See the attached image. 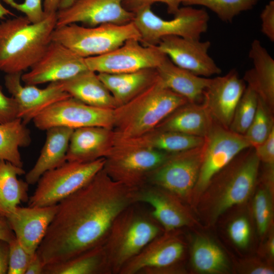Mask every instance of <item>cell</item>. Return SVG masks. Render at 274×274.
Returning <instances> with one entry per match:
<instances>
[{"label": "cell", "mask_w": 274, "mask_h": 274, "mask_svg": "<svg viewBox=\"0 0 274 274\" xmlns=\"http://www.w3.org/2000/svg\"><path fill=\"white\" fill-rule=\"evenodd\" d=\"M171 154L151 148L113 145L103 169L113 180L138 189Z\"/></svg>", "instance_id": "cell-9"}, {"label": "cell", "mask_w": 274, "mask_h": 274, "mask_svg": "<svg viewBox=\"0 0 274 274\" xmlns=\"http://www.w3.org/2000/svg\"><path fill=\"white\" fill-rule=\"evenodd\" d=\"M32 122L37 128L42 130L53 127L76 129L98 126L112 129L114 109L93 107L70 97L49 107Z\"/></svg>", "instance_id": "cell-11"}, {"label": "cell", "mask_w": 274, "mask_h": 274, "mask_svg": "<svg viewBox=\"0 0 274 274\" xmlns=\"http://www.w3.org/2000/svg\"><path fill=\"white\" fill-rule=\"evenodd\" d=\"M181 200L167 190L149 184L138 188L135 194V203L150 205L153 208L151 215L165 232L175 231L191 223L190 216Z\"/></svg>", "instance_id": "cell-21"}, {"label": "cell", "mask_w": 274, "mask_h": 274, "mask_svg": "<svg viewBox=\"0 0 274 274\" xmlns=\"http://www.w3.org/2000/svg\"><path fill=\"white\" fill-rule=\"evenodd\" d=\"M191 261L195 269L202 273H220L227 268V260L222 250L215 243L203 237H198L194 241Z\"/></svg>", "instance_id": "cell-33"}, {"label": "cell", "mask_w": 274, "mask_h": 274, "mask_svg": "<svg viewBox=\"0 0 274 274\" xmlns=\"http://www.w3.org/2000/svg\"><path fill=\"white\" fill-rule=\"evenodd\" d=\"M253 147L260 162L274 165V130L264 142Z\"/></svg>", "instance_id": "cell-43"}, {"label": "cell", "mask_w": 274, "mask_h": 274, "mask_svg": "<svg viewBox=\"0 0 274 274\" xmlns=\"http://www.w3.org/2000/svg\"><path fill=\"white\" fill-rule=\"evenodd\" d=\"M59 0H44L43 8L46 14L57 12Z\"/></svg>", "instance_id": "cell-48"}, {"label": "cell", "mask_w": 274, "mask_h": 274, "mask_svg": "<svg viewBox=\"0 0 274 274\" xmlns=\"http://www.w3.org/2000/svg\"><path fill=\"white\" fill-rule=\"evenodd\" d=\"M259 0H186L184 6L195 5L205 7L222 21L231 22L241 12L252 9Z\"/></svg>", "instance_id": "cell-34"}, {"label": "cell", "mask_w": 274, "mask_h": 274, "mask_svg": "<svg viewBox=\"0 0 274 274\" xmlns=\"http://www.w3.org/2000/svg\"><path fill=\"white\" fill-rule=\"evenodd\" d=\"M22 73L6 74L5 85L16 101L18 118L26 124L53 104L71 97L62 89L60 82L50 83L44 88L23 85Z\"/></svg>", "instance_id": "cell-18"}, {"label": "cell", "mask_w": 274, "mask_h": 274, "mask_svg": "<svg viewBox=\"0 0 274 274\" xmlns=\"http://www.w3.org/2000/svg\"><path fill=\"white\" fill-rule=\"evenodd\" d=\"M258 100L256 92L247 86L235 109L229 127L230 130L239 134H245L256 114Z\"/></svg>", "instance_id": "cell-35"}, {"label": "cell", "mask_w": 274, "mask_h": 274, "mask_svg": "<svg viewBox=\"0 0 274 274\" xmlns=\"http://www.w3.org/2000/svg\"><path fill=\"white\" fill-rule=\"evenodd\" d=\"M186 0H123L122 5L127 11L135 13L142 8L151 7L155 3H162L167 6L168 14L175 15Z\"/></svg>", "instance_id": "cell-41"}, {"label": "cell", "mask_w": 274, "mask_h": 274, "mask_svg": "<svg viewBox=\"0 0 274 274\" xmlns=\"http://www.w3.org/2000/svg\"><path fill=\"white\" fill-rule=\"evenodd\" d=\"M76 0H59L58 10L67 8Z\"/></svg>", "instance_id": "cell-51"}, {"label": "cell", "mask_w": 274, "mask_h": 274, "mask_svg": "<svg viewBox=\"0 0 274 274\" xmlns=\"http://www.w3.org/2000/svg\"><path fill=\"white\" fill-rule=\"evenodd\" d=\"M201 163L191 194L199 196L212 178L243 150L252 147L244 135L235 133L214 121L204 137Z\"/></svg>", "instance_id": "cell-10"}, {"label": "cell", "mask_w": 274, "mask_h": 274, "mask_svg": "<svg viewBox=\"0 0 274 274\" xmlns=\"http://www.w3.org/2000/svg\"><path fill=\"white\" fill-rule=\"evenodd\" d=\"M56 22L55 12L37 23L25 16L0 23V71L6 74L22 73L31 67L51 42Z\"/></svg>", "instance_id": "cell-2"}, {"label": "cell", "mask_w": 274, "mask_h": 274, "mask_svg": "<svg viewBox=\"0 0 274 274\" xmlns=\"http://www.w3.org/2000/svg\"><path fill=\"white\" fill-rule=\"evenodd\" d=\"M24 174L23 167L0 160V214L6 217L21 202L28 201L29 184L18 178Z\"/></svg>", "instance_id": "cell-30"}, {"label": "cell", "mask_w": 274, "mask_h": 274, "mask_svg": "<svg viewBox=\"0 0 274 274\" xmlns=\"http://www.w3.org/2000/svg\"><path fill=\"white\" fill-rule=\"evenodd\" d=\"M156 70L164 86L188 102L202 104L203 92L210 78L196 75L176 65L167 56Z\"/></svg>", "instance_id": "cell-26"}, {"label": "cell", "mask_w": 274, "mask_h": 274, "mask_svg": "<svg viewBox=\"0 0 274 274\" xmlns=\"http://www.w3.org/2000/svg\"><path fill=\"white\" fill-rule=\"evenodd\" d=\"M74 129L64 127H53L46 130L45 144L33 166L25 174L29 185L37 183L45 172L61 166L66 162V153Z\"/></svg>", "instance_id": "cell-24"}, {"label": "cell", "mask_w": 274, "mask_h": 274, "mask_svg": "<svg viewBox=\"0 0 274 274\" xmlns=\"http://www.w3.org/2000/svg\"><path fill=\"white\" fill-rule=\"evenodd\" d=\"M264 187L259 189L254 198L253 210L258 230L261 234L266 232L272 216L269 186L272 183L264 179Z\"/></svg>", "instance_id": "cell-37"}, {"label": "cell", "mask_w": 274, "mask_h": 274, "mask_svg": "<svg viewBox=\"0 0 274 274\" xmlns=\"http://www.w3.org/2000/svg\"><path fill=\"white\" fill-rule=\"evenodd\" d=\"M249 57L253 66L246 72L243 80L274 111V60L260 42L251 43Z\"/></svg>", "instance_id": "cell-23"}, {"label": "cell", "mask_w": 274, "mask_h": 274, "mask_svg": "<svg viewBox=\"0 0 274 274\" xmlns=\"http://www.w3.org/2000/svg\"><path fill=\"white\" fill-rule=\"evenodd\" d=\"M132 22L140 35L141 43L144 46H156L161 39L168 36L200 39L208 27L209 16L203 9L192 6L180 7L170 20L159 17L147 7L134 13Z\"/></svg>", "instance_id": "cell-7"}, {"label": "cell", "mask_w": 274, "mask_h": 274, "mask_svg": "<svg viewBox=\"0 0 274 274\" xmlns=\"http://www.w3.org/2000/svg\"><path fill=\"white\" fill-rule=\"evenodd\" d=\"M158 223L151 213L141 211L136 203L117 216L103 244L112 273H119L127 262L159 235Z\"/></svg>", "instance_id": "cell-4"}, {"label": "cell", "mask_w": 274, "mask_h": 274, "mask_svg": "<svg viewBox=\"0 0 274 274\" xmlns=\"http://www.w3.org/2000/svg\"><path fill=\"white\" fill-rule=\"evenodd\" d=\"M136 189L113 180L102 168L60 201L37 251L44 265L66 261L102 245L115 218L135 203Z\"/></svg>", "instance_id": "cell-1"}, {"label": "cell", "mask_w": 274, "mask_h": 274, "mask_svg": "<svg viewBox=\"0 0 274 274\" xmlns=\"http://www.w3.org/2000/svg\"><path fill=\"white\" fill-rule=\"evenodd\" d=\"M203 137L154 129L143 135L127 139H114L113 145L147 148L173 154L201 146Z\"/></svg>", "instance_id": "cell-25"}, {"label": "cell", "mask_w": 274, "mask_h": 274, "mask_svg": "<svg viewBox=\"0 0 274 274\" xmlns=\"http://www.w3.org/2000/svg\"><path fill=\"white\" fill-rule=\"evenodd\" d=\"M21 75L26 85L64 81L88 70L83 58L64 45L51 41L40 59Z\"/></svg>", "instance_id": "cell-14"}, {"label": "cell", "mask_w": 274, "mask_h": 274, "mask_svg": "<svg viewBox=\"0 0 274 274\" xmlns=\"http://www.w3.org/2000/svg\"><path fill=\"white\" fill-rule=\"evenodd\" d=\"M187 102L164 86L157 75L138 94L114 109V138L137 137L149 132Z\"/></svg>", "instance_id": "cell-3"}, {"label": "cell", "mask_w": 274, "mask_h": 274, "mask_svg": "<svg viewBox=\"0 0 274 274\" xmlns=\"http://www.w3.org/2000/svg\"><path fill=\"white\" fill-rule=\"evenodd\" d=\"M26 125L19 118L0 123V160L23 167L19 148L28 147L31 142L30 131Z\"/></svg>", "instance_id": "cell-32"}, {"label": "cell", "mask_w": 274, "mask_h": 274, "mask_svg": "<svg viewBox=\"0 0 274 274\" xmlns=\"http://www.w3.org/2000/svg\"><path fill=\"white\" fill-rule=\"evenodd\" d=\"M250 273L252 274H273V270L266 266H258L253 268Z\"/></svg>", "instance_id": "cell-49"}, {"label": "cell", "mask_w": 274, "mask_h": 274, "mask_svg": "<svg viewBox=\"0 0 274 274\" xmlns=\"http://www.w3.org/2000/svg\"><path fill=\"white\" fill-rule=\"evenodd\" d=\"M228 234L237 246L247 247L250 236V228L247 219L242 217L234 220L229 226Z\"/></svg>", "instance_id": "cell-40"}, {"label": "cell", "mask_w": 274, "mask_h": 274, "mask_svg": "<svg viewBox=\"0 0 274 274\" xmlns=\"http://www.w3.org/2000/svg\"><path fill=\"white\" fill-rule=\"evenodd\" d=\"M97 76L112 94L117 107L134 97L157 77L156 68H146L128 73H98Z\"/></svg>", "instance_id": "cell-29"}, {"label": "cell", "mask_w": 274, "mask_h": 274, "mask_svg": "<svg viewBox=\"0 0 274 274\" xmlns=\"http://www.w3.org/2000/svg\"><path fill=\"white\" fill-rule=\"evenodd\" d=\"M156 46L175 64L196 75L208 77L221 73L208 53L210 41L168 36L162 38Z\"/></svg>", "instance_id": "cell-17"}, {"label": "cell", "mask_w": 274, "mask_h": 274, "mask_svg": "<svg viewBox=\"0 0 274 274\" xmlns=\"http://www.w3.org/2000/svg\"><path fill=\"white\" fill-rule=\"evenodd\" d=\"M202 145L172 154L150 174L146 184L166 190L181 199L186 198L191 194L197 180L202 160Z\"/></svg>", "instance_id": "cell-13"}, {"label": "cell", "mask_w": 274, "mask_h": 274, "mask_svg": "<svg viewBox=\"0 0 274 274\" xmlns=\"http://www.w3.org/2000/svg\"><path fill=\"white\" fill-rule=\"evenodd\" d=\"M9 258V243L0 239V274H7Z\"/></svg>", "instance_id": "cell-45"}, {"label": "cell", "mask_w": 274, "mask_h": 274, "mask_svg": "<svg viewBox=\"0 0 274 274\" xmlns=\"http://www.w3.org/2000/svg\"><path fill=\"white\" fill-rule=\"evenodd\" d=\"M57 210V204L47 207L19 206L6 218L15 238L33 255L44 238Z\"/></svg>", "instance_id": "cell-20"}, {"label": "cell", "mask_w": 274, "mask_h": 274, "mask_svg": "<svg viewBox=\"0 0 274 274\" xmlns=\"http://www.w3.org/2000/svg\"><path fill=\"white\" fill-rule=\"evenodd\" d=\"M166 55L156 46H144L138 39L126 41L107 53L85 58L89 70L98 73L119 74L156 68Z\"/></svg>", "instance_id": "cell-12"}, {"label": "cell", "mask_w": 274, "mask_h": 274, "mask_svg": "<svg viewBox=\"0 0 274 274\" xmlns=\"http://www.w3.org/2000/svg\"><path fill=\"white\" fill-rule=\"evenodd\" d=\"M9 258L7 274H25L33 255L28 253L16 238L9 242Z\"/></svg>", "instance_id": "cell-38"}, {"label": "cell", "mask_w": 274, "mask_h": 274, "mask_svg": "<svg viewBox=\"0 0 274 274\" xmlns=\"http://www.w3.org/2000/svg\"><path fill=\"white\" fill-rule=\"evenodd\" d=\"M123 1L76 0L67 8L57 11L56 27L79 22L88 26L130 23L134 14L123 7Z\"/></svg>", "instance_id": "cell-16"}, {"label": "cell", "mask_w": 274, "mask_h": 274, "mask_svg": "<svg viewBox=\"0 0 274 274\" xmlns=\"http://www.w3.org/2000/svg\"><path fill=\"white\" fill-rule=\"evenodd\" d=\"M12 8L25 15V17L32 23L42 20L46 16L43 10L42 0H24L18 3L15 0H3Z\"/></svg>", "instance_id": "cell-39"}, {"label": "cell", "mask_w": 274, "mask_h": 274, "mask_svg": "<svg viewBox=\"0 0 274 274\" xmlns=\"http://www.w3.org/2000/svg\"><path fill=\"white\" fill-rule=\"evenodd\" d=\"M172 231L158 235L127 262L119 274H158L175 271L174 266L182 258L184 245Z\"/></svg>", "instance_id": "cell-15"}, {"label": "cell", "mask_w": 274, "mask_h": 274, "mask_svg": "<svg viewBox=\"0 0 274 274\" xmlns=\"http://www.w3.org/2000/svg\"><path fill=\"white\" fill-rule=\"evenodd\" d=\"M105 158L86 162L66 161L45 172L29 197V207H47L58 204L87 184L104 166Z\"/></svg>", "instance_id": "cell-8"}, {"label": "cell", "mask_w": 274, "mask_h": 274, "mask_svg": "<svg viewBox=\"0 0 274 274\" xmlns=\"http://www.w3.org/2000/svg\"><path fill=\"white\" fill-rule=\"evenodd\" d=\"M273 112L258 97L257 111L245 136L252 147L264 142L274 130Z\"/></svg>", "instance_id": "cell-36"}, {"label": "cell", "mask_w": 274, "mask_h": 274, "mask_svg": "<svg viewBox=\"0 0 274 274\" xmlns=\"http://www.w3.org/2000/svg\"><path fill=\"white\" fill-rule=\"evenodd\" d=\"M112 273L102 245L66 261L45 265L43 274Z\"/></svg>", "instance_id": "cell-31"}, {"label": "cell", "mask_w": 274, "mask_h": 274, "mask_svg": "<svg viewBox=\"0 0 274 274\" xmlns=\"http://www.w3.org/2000/svg\"><path fill=\"white\" fill-rule=\"evenodd\" d=\"M260 163L254 147H251L240 152L212 178L207 188L216 194L211 205V220L215 221L229 208L248 199L256 185Z\"/></svg>", "instance_id": "cell-5"}, {"label": "cell", "mask_w": 274, "mask_h": 274, "mask_svg": "<svg viewBox=\"0 0 274 274\" xmlns=\"http://www.w3.org/2000/svg\"><path fill=\"white\" fill-rule=\"evenodd\" d=\"M45 265L36 252L32 258L25 274H43Z\"/></svg>", "instance_id": "cell-47"}, {"label": "cell", "mask_w": 274, "mask_h": 274, "mask_svg": "<svg viewBox=\"0 0 274 274\" xmlns=\"http://www.w3.org/2000/svg\"><path fill=\"white\" fill-rule=\"evenodd\" d=\"M60 82L64 91L85 104L110 109L117 107L112 94L94 72L88 70Z\"/></svg>", "instance_id": "cell-27"}, {"label": "cell", "mask_w": 274, "mask_h": 274, "mask_svg": "<svg viewBox=\"0 0 274 274\" xmlns=\"http://www.w3.org/2000/svg\"><path fill=\"white\" fill-rule=\"evenodd\" d=\"M18 118V107L15 99L6 96L0 87V123Z\"/></svg>", "instance_id": "cell-42"}, {"label": "cell", "mask_w": 274, "mask_h": 274, "mask_svg": "<svg viewBox=\"0 0 274 274\" xmlns=\"http://www.w3.org/2000/svg\"><path fill=\"white\" fill-rule=\"evenodd\" d=\"M261 32L271 42L274 41V1L271 0L260 13Z\"/></svg>", "instance_id": "cell-44"}, {"label": "cell", "mask_w": 274, "mask_h": 274, "mask_svg": "<svg viewBox=\"0 0 274 274\" xmlns=\"http://www.w3.org/2000/svg\"><path fill=\"white\" fill-rule=\"evenodd\" d=\"M112 129L90 126L74 129L66 153V161L86 162L105 158L113 146Z\"/></svg>", "instance_id": "cell-22"}, {"label": "cell", "mask_w": 274, "mask_h": 274, "mask_svg": "<svg viewBox=\"0 0 274 274\" xmlns=\"http://www.w3.org/2000/svg\"><path fill=\"white\" fill-rule=\"evenodd\" d=\"M8 15L14 16L12 12L3 6L0 0V19Z\"/></svg>", "instance_id": "cell-50"}, {"label": "cell", "mask_w": 274, "mask_h": 274, "mask_svg": "<svg viewBox=\"0 0 274 274\" xmlns=\"http://www.w3.org/2000/svg\"><path fill=\"white\" fill-rule=\"evenodd\" d=\"M269 251L270 255L272 256L274 255V239L273 238L270 239V241L269 242Z\"/></svg>", "instance_id": "cell-52"}, {"label": "cell", "mask_w": 274, "mask_h": 274, "mask_svg": "<svg viewBox=\"0 0 274 274\" xmlns=\"http://www.w3.org/2000/svg\"><path fill=\"white\" fill-rule=\"evenodd\" d=\"M213 123L202 104L187 102L175 110L154 129L204 138Z\"/></svg>", "instance_id": "cell-28"}, {"label": "cell", "mask_w": 274, "mask_h": 274, "mask_svg": "<svg viewBox=\"0 0 274 274\" xmlns=\"http://www.w3.org/2000/svg\"><path fill=\"white\" fill-rule=\"evenodd\" d=\"M246 86L235 69L231 70L223 76L210 79L203 92L202 104L213 121L229 128Z\"/></svg>", "instance_id": "cell-19"}, {"label": "cell", "mask_w": 274, "mask_h": 274, "mask_svg": "<svg viewBox=\"0 0 274 274\" xmlns=\"http://www.w3.org/2000/svg\"><path fill=\"white\" fill-rule=\"evenodd\" d=\"M15 238L6 217L0 214V239L10 242Z\"/></svg>", "instance_id": "cell-46"}, {"label": "cell", "mask_w": 274, "mask_h": 274, "mask_svg": "<svg viewBox=\"0 0 274 274\" xmlns=\"http://www.w3.org/2000/svg\"><path fill=\"white\" fill-rule=\"evenodd\" d=\"M140 38L132 21L121 25L105 23L95 26L72 23L56 27L52 35V41L64 45L83 58L107 53L129 39L140 41Z\"/></svg>", "instance_id": "cell-6"}]
</instances>
